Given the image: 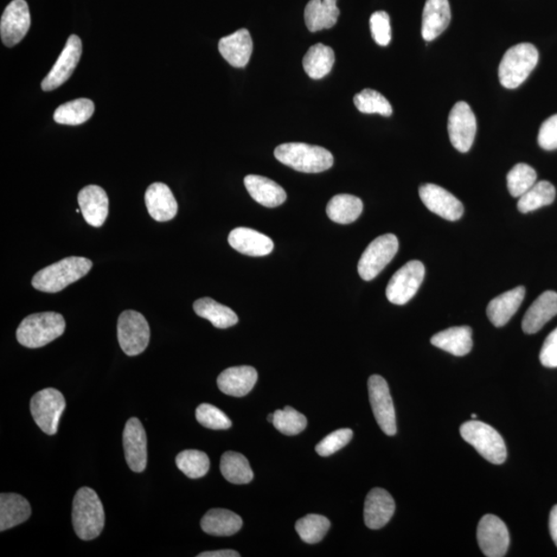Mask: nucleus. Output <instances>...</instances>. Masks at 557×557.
I'll return each mask as SVG.
<instances>
[{
    "label": "nucleus",
    "instance_id": "nucleus-42",
    "mask_svg": "<svg viewBox=\"0 0 557 557\" xmlns=\"http://www.w3.org/2000/svg\"><path fill=\"white\" fill-rule=\"evenodd\" d=\"M306 424L308 421H306V416L291 407L277 410L274 413V426L286 435H297L302 433L306 427Z\"/></svg>",
    "mask_w": 557,
    "mask_h": 557
},
{
    "label": "nucleus",
    "instance_id": "nucleus-7",
    "mask_svg": "<svg viewBox=\"0 0 557 557\" xmlns=\"http://www.w3.org/2000/svg\"><path fill=\"white\" fill-rule=\"evenodd\" d=\"M67 402L63 394L55 388H44L38 392L30 401V411L36 424L49 435L59 431L61 415Z\"/></svg>",
    "mask_w": 557,
    "mask_h": 557
},
{
    "label": "nucleus",
    "instance_id": "nucleus-25",
    "mask_svg": "<svg viewBox=\"0 0 557 557\" xmlns=\"http://www.w3.org/2000/svg\"><path fill=\"white\" fill-rule=\"evenodd\" d=\"M557 315V293L545 291L537 298L524 315L522 330L528 335L541 330L549 320Z\"/></svg>",
    "mask_w": 557,
    "mask_h": 557
},
{
    "label": "nucleus",
    "instance_id": "nucleus-2",
    "mask_svg": "<svg viewBox=\"0 0 557 557\" xmlns=\"http://www.w3.org/2000/svg\"><path fill=\"white\" fill-rule=\"evenodd\" d=\"M73 526L81 540L96 539L105 527V510L96 492L82 488L73 502Z\"/></svg>",
    "mask_w": 557,
    "mask_h": 557
},
{
    "label": "nucleus",
    "instance_id": "nucleus-33",
    "mask_svg": "<svg viewBox=\"0 0 557 557\" xmlns=\"http://www.w3.org/2000/svg\"><path fill=\"white\" fill-rule=\"evenodd\" d=\"M335 61L334 50L323 44H316L306 53L303 66L311 79L319 80L330 73Z\"/></svg>",
    "mask_w": 557,
    "mask_h": 557
},
{
    "label": "nucleus",
    "instance_id": "nucleus-44",
    "mask_svg": "<svg viewBox=\"0 0 557 557\" xmlns=\"http://www.w3.org/2000/svg\"><path fill=\"white\" fill-rule=\"evenodd\" d=\"M352 437H354V432L350 428H341V430L326 435L316 446V452L320 457H330L349 444Z\"/></svg>",
    "mask_w": 557,
    "mask_h": 557
},
{
    "label": "nucleus",
    "instance_id": "nucleus-47",
    "mask_svg": "<svg viewBox=\"0 0 557 557\" xmlns=\"http://www.w3.org/2000/svg\"><path fill=\"white\" fill-rule=\"evenodd\" d=\"M540 362L544 367L557 368V328L544 342L540 352Z\"/></svg>",
    "mask_w": 557,
    "mask_h": 557
},
{
    "label": "nucleus",
    "instance_id": "nucleus-5",
    "mask_svg": "<svg viewBox=\"0 0 557 557\" xmlns=\"http://www.w3.org/2000/svg\"><path fill=\"white\" fill-rule=\"evenodd\" d=\"M539 61V52L534 44L523 43L510 48L498 68V78L503 87H520L533 72Z\"/></svg>",
    "mask_w": 557,
    "mask_h": 557
},
{
    "label": "nucleus",
    "instance_id": "nucleus-45",
    "mask_svg": "<svg viewBox=\"0 0 557 557\" xmlns=\"http://www.w3.org/2000/svg\"><path fill=\"white\" fill-rule=\"evenodd\" d=\"M371 36L380 46H387L392 41V27L386 12H376L370 19Z\"/></svg>",
    "mask_w": 557,
    "mask_h": 557
},
{
    "label": "nucleus",
    "instance_id": "nucleus-6",
    "mask_svg": "<svg viewBox=\"0 0 557 557\" xmlns=\"http://www.w3.org/2000/svg\"><path fill=\"white\" fill-rule=\"evenodd\" d=\"M460 434L489 463L502 465L507 459V448L502 435L489 425L476 419L466 421L460 426Z\"/></svg>",
    "mask_w": 557,
    "mask_h": 557
},
{
    "label": "nucleus",
    "instance_id": "nucleus-17",
    "mask_svg": "<svg viewBox=\"0 0 557 557\" xmlns=\"http://www.w3.org/2000/svg\"><path fill=\"white\" fill-rule=\"evenodd\" d=\"M123 447L125 459L131 470L142 473L146 470L147 460V435L145 428L138 418H131L126 422L123 432Z\"/></svg>",
    "mask_w": 557,
    "mask_h": 557
},
{
    "label": "nucleus",
    "instance_id": "nucleus-48",
    "mask_svg": "<svg viewBox=\"0 0 557 557\" xmlns=\"http://www.w3.org/2000/svg\"><path fill=\"white\" fill-rule=\"evenodd\" d=\"M197 557H240V553L235 550H216V552H207L197 555Z\"/></svg>",
    "mask_w": 557,
    "mask_h": 557
},
{
    "label": "nucleus",
    "instance_id": "nucleus-37",
    "mask_svg": "<svg viewBox=\"0 0 557 557\" xmlns=\"http://www.w3.org/2000/svg\"><path fill=\"white\" fill-rule=\"evenodd\" d=\"M555 187L552 183L548 181L537 182L533 187L520 197L517 208L523 214L533 212V211L552 204L555 200Z\"/></svg>",
    "mask_w": 557,
    "mask_h": 557
},
{
    "label": "nucleus",
    "instance_id": "nucleus-15",
    "mask_svg": "<svg viewBox=\"0 0 557 557\" xmlns=\"http://www.w3.org/2000/svg\"><path fill=\"white\" fill-rule=\"evenodd\" d=\"M82 55V42L78 36H70L52 69L42 82L44 92H52L66 83L78 66Z\"/></svg>",
    "mask_w": 557,
    "mask_h": 557
},
{
    "label": "nucleus",
    "instance_id": "nucleus-21",
    "mask_svg": "<svg viewBox=\"0 0 557 557\" xmlns=\"http://www.w3.org/2000/svg\"><path fill=\"white\" fill-rule=\"evenodd\" d=\"M218 49L230 66L245 68L253 52L251 35L247 29L242 28L233 35L222 37Z\"/></svg>",
    "mask_w": 557,
    "mask_h": 557
},
{
    "label": "nucleus",
    "instance_id": "nucleus-9",
    "mask_svg": "<svg viewBox=\"0 0 557 557\" xmlns=\"http://www.w3.org/2000/svg\"><path fill=\"white\" fill-rule=\"evenodd\" d=\"M399 251V240L394 235L378 236L368 246L358 262V274L364 281H371L394 259Z\"/></svg>",
    "mask_w": 557,
    "mask_h": 557
},
{
    "label": "nucleus",
    "instance_id": "nucleus-23",
    "mask_svg": "<svg viewBox=\"0 0 557 557\" xmlns=\"http://www.w3.org/2000/svg\"><path fill=\"white\" fill-rule=\"evenodd\" d=\"M228 243L236 251L253 256V258L268 255L274 249V242L271 238L247 227L232 230L228 235Z\"/></svg>",
    "mask_w": 557,
    "mask_h": 557
},
{
    "label": "nucleus",
    "instance_id": "nucleus-20",
    "mask_svg": "<svg viewBox=\"0 0 557 557\" xmlns=\"http://www.w3.org/2000/svg\"><path fill=\"white\" fill-rule=\"evenodd\" d=\"M145 202L150 216L158 222L174 219L178 203L168 185L153 183L146 191Z\"/></svg>",
    "mask_w": 557,
    "mask_h": 557
},
{
    "label": "nucleus",
    "instance_id": "nucleus-13",
    "mask_svg": "<svg viewBox=\"0 0 557 557\" xmlns=\"http://www.w3.org/2000/svg\"><path fill=\"white\" fill-rule=\"evenodd\" d=\"M477 540L485 556L503 557L510 545L509 530L497 516L488 514L478 524Z\"/></svg>",
    "mask_w": 557,
    "mask_h": 557
},
{
    "label": "nucleus",
    "instance_id": "nucleus-35",
    "mask_svg": "<svg viewBox=\"0 0 557 557\" xmlns=\"http://www.w3.org/2000/svg\"><path fill=\"white\" fill-rule=\"evenodd\" d=\"M220 471L224 478L233 484H248L252 481L254 473L248 459L243 454L227 451L223 454Z\"/></svg>",
    "mask_w": 557,
    "mask_h": 557
},
{
    "label": "nucleus",
    "instance_id": "nucleus-18",
    "mask_svg": "<svg viewBox=\"0 0 557 557\" xmlns=\"http://www.w3.org/2000/svg\"><path fill=\"white\" fill-rule=\"evenodd\" d=\"M395 503L386 489H371L364 502V522L370 529H380L392 520Z\"/></svg>",
    "mask_w": 557,
    "mask_h": 557
},
{
    "label": "nucleus",
    "instance_id": "nucleus-12",
    "mask_svg": "<svg viewBox=\"0 0 557 557\" xmlns=\"http://www.w3.org/2000/svg\"><path fill=\"white\" fill-rule=\"evenodd\" d=\"M477 132L475 114L465 101H458L452 107L448 118V133L454 148L466 153L472 148Z\"/></svg>",
    "mask_w": 557,
    "mask_h": 557
},
{
    "label": "nucleus",
    "instance_id": "nucleus-50",
    "mask_svg": "<svg viewBox=\"0 0 557 557\" xmlns=\"http://www.w3.org/2000/svg\"><path fill=\"white\" fill-rule=\"evenodd\" d=\"M267 420H268V421H270V422H272V424H273V421H274V413H273V414H271V415H268V416H267Z\"/></svg>",
    "mask_w": 557,
    "mask_h": 557
},
{
    "label": "nucleus",
    "instance_id": "nucleus-31",
    "mask_svg": "<svg viewBox=\"0 0 557 557\" xmlns=\"http://www.w3.org/2000/svg\"><path fill=\"white\" fill-rule=\"evenodd\" d=\"M201 526L204 533L216 537L233 536L242 529V518L226 509H212L203 517Z\"/></svg>",
    "mask_w": 557,
    "mask_h": 557
},
{
    "label": "nucleus",
    "instance_id": "nucleus-27",
    "mask_svg": "<svg viewBox=\"0 0 557 557\" xmlns=\"http://www.w3.org/2000/svg\"><path fill=\"white\" fill-rule=\"evenodd\" d=\"M244 184L253 200L267 208L279 207L287 200L286 191L271 179L249 175L245 178Z\"/></svg>",
    "mask_w": 557,
    "mask_h": 557
},
{
    "label": "nucleus",
    "instance_id": "nucleus-49",
    "mask_svg": "<svg viewBox=\"0 0 557 557\" xmlns=\"http://www.w3.org/2000/svg\"><path fill=\"white\" fill-rule=\"evenodd\" d=\"M549 530L557 547V505H555L552 512H550Z\"/></svg>",
    "mask_w": 557,
    "mask_h": 557
},
{
    "label": "nucleus",
    "instance_id": "nucleus-10",
    "mask_svg": "<svg viewBox=\"0 0 557 557\" xmlns=\"http://www.w3.org/2000/svg\"><path fill=\"white\" fill-rule=\"evenodd\" d=\"M425 276L426 267L421 261L407 262L389 281L386 288L389 302L400 306L406 305L419 290Z\"/></svg>",
    "mask_w": 557,
    "mask_h": 557
},
{
    "label": "nucleus",
    "instance_id": "nucleus-39",
    "mask_svg": "<svg viewBox=\"0 0 557 557\" xmlns=\"http://www.w3.org/2000/svg\"><path fill=\"white\" fill-rule=\"evenodd\" d=\"M178 469L191 479L202 478L210 470V459L206 453L198 450H185L176 458Z\"/></svg>",
    "mask_w": 557,
    "mask_h": 557
},
{
    "label": "nucleus",
    "instance_id": "nucleus-29",
    "mask_svg": "<svg viewBox=\"0 0 557 557\" xmlns=\"http://www.w3.org/2000/svg\"><path fill=\"white\" fill-rule=\"evenodd\" d=\"M340 10L337 0H310L305 9V21L311 32L334 28Z\"/></svg>",
    "mask_w": 557,
    "mask_h": 557
},
{
    "label": "nucleus",
    "instance_id": "nucleus-34",
    "mask_svg": "<svg viewBox=\"0 0 557 557\" xmlns=\"http://www.w3.org/2000/svg\"><path fill=\"white\" fill-rule=\"evenodd\" d=\"M363 203L361 198L350 195H338L331 198L326 207V213L331 221L338 224H350L362 213Z\"/></svg>",
    "mask_w": 557,
    "mask_h": 557
},
{
    "label": "nucleus",
    "instance_id": "nucleus-26",
    "mask_svg": "<svg viewBox=\"0 0 557 557\" xmlns=\"http://www.w3.org/2000/svg\"><path fill=\"white\" fill-rule=\"evenodd\" d=\"M524 297H526V288L518 286L490 300L486 310L490 322L497 328H502L507 324L521 308Z\"/></svg>",
    "mask_w": 557,
    "mask_h": 557
},
{
    "label": "nucleus",
    "instance_id": "nucleus-14",
    "mask_svg": "<svg viewBox=\"0 0 557 557\" xmlns=\"http://www.w3.org/2000/svg\"><path fill=\"white\" fill-rule=\"evenodd\" d=\"M30 12L25 0H12L0 21V36L4 46L12 48L20 43L30 28Z\"/></svg>",
    "mask_w": 557,
    "mask_h": 557
},
{
    "label": "nucleus",
    "instance_id": "nucleus-1",
    "mask_svg": "<svg viewBox=\"0 0 557 557\" xmlns=\"http://www.w3.org/2000/svg\"><path fill=\"white\" fill-rule=\"evenodd\" d=\"M93 264L91 259L70 256L38 271L31 284L38 291L56 293L86 276Z\"/></svg>",
    "mask_w": 557,
    "mask_h": 557
},
{
    "label": "nucleus",
    "instance_id": "nucleus-19",
    "mask_svg": "<svg viewBox=\"0 0 557 557\" xmlns=\"http://www.w3.org/2000/svg\"><path fill=\"white\" fill-rule=\"evenodd\" d=\"M81 213L93 227L104 226L108 215V197L107 192L98 185H89L78 195Z\"/></svg>",
    "mask_w": 557,
    "mask_h": 557
},
{
    "label": "nucleus",
    "instance_id": "nucleus-30",
    "mask_svg": "<svg viewBox=\"0 0 557 557\" xmlns=\"http://www.w3.org/2000/svg\"><path fill=\"white\" fill-rule=\"evenodd\" d=\"M30 515L31 507L27 498L17 494L0 495V530L15 528L27 521Z\"/></svg>",
    "mask_w": 557,
    "mask_h": 557
},
{
    "label": "nucleus",
    "instance_id": "nucleus-24",
    "mask_svg": "<svg viewBox=\"0 0 557 557\" xmlns=\"http://www.w3.org/2000/svg\"><path fill=\"white\" fill-rule=\"evenodd\" d=\"M258 378V371L252 367H233L222 371L217 384L223 394L242 398L251 392Z\"/></svg>",
    "mask_w": 557,
    "mask_h": 557
},
{
    "label": "nucleus",
    "instance_id": "nucleus-40",
    "mask_svg": "<svg viewBox=\"0 0 557 557\" xmlns=\"http://www.w3.org/2000/svg\"><path fill=\"white\" fill-rule=\"evenodd\" d=\"M354 105L357 110L363 114H379L384 117L393 115V107L384 96L373 91V89H364L354 96Z\"/></svg>",
    "mask_w": 557,
    "mask_h": 557
},
{
    "label": "nucleus",
    "instance_id": "nucleus-38",
    "mask_svg": "<svg viewBox=\"0 0 557 557\" xmlns=\"http://www.w3.org/2000/svg\"><path fill=\"white\" fill-rule=\"evenodd\" d=\"M330 528V522L325 516L309 514L296 524L297 533L306 544H316L323 539Z\"/></svg>",
    "mask_w": 557,
    "mask_h": 557
},
{
    "label": "nucleus",
    "instance_id": "nucleus-36",
    "mask_svg": "<svg viewBox=\"0 0 557 557\" xmlns=\"http://www.w3.org/2000/svg\"><path fill=\"white\" fill-rule=\"evenodd\" d=\"M95 107L88 99H79L67 102L57 107L54 113L56 123L63 125H80L92 117Z\"/></svg>",
    "mask_w": 557,
    "mask_h": 557
},
{
    "label": "nucleus",
    "instance_id": "nucleus-3",
    "mask_svg": "<svg viewBox=\"0 0 557 557\" xmlns=\"http://www.w3.org/2000/svg\"><path fill=\"white\" fill-rule=\"evenodd\" d=\"M275 157L281 163L306 174H317L334 165V156L329 150L304 143L282 144L275 150Z\"/></svg>",
    "mask_w": 557,
    "mask_h": 557
},
{
    "label": "nucleus",
    "instance_id": "nucleus-4",
    "mask_svg": "<svg viewBox=\"0 0 557 557\" xmlns=\"http://www.w3.org/2000/svg\"><path fill=\"white\" fill-rule=\"evenodd\" d=\"M66 320L61 314L44 312L32 314L23 320L17 330V340L24 347H44L63 335Z\"/></svg>",
    "mask_w": 557,
    "mask_h": 557
},
{
    "label": "nucleus",
    "instance_id": "nucleus-11",
    "mask_svg": "<svg viewBox=\"0 0 557 557\" xmlns=\"http://www.w3.org/2000/svg\"><path fill=\"white\" fill-rule=\"evenodd\" d=\"M368 387L377 424L384 434L393 437L396 434V418L388 384L383 377L373 375L370 377Z\"/></svg>",
    "mask_w": 557,
    "mask_h": 557
},
{
    "label": "nucleus",
    "instance_id": "nucleus-28",
    "mask_svg": "<svg viewBox=\"0 0 557 557\" xmlns=\"http://www.w3.org/2000/svg\"><path fill=\"white\" fill-rule=\"evenodd\" d=\"M431 343L454 356H465L473 348L472 329L469 326H456L442 330L431 338Z\"/></svg>",
    "mask_w": 557,
    "mask_h": 557
},
{
    "label": "nucleus",
    "instance_id": "nucleus-32",
    "mask_svg": "<svg viewBox=\"0 0 557 557\" xmlns=\"http://www.w3.org/2000/svg\"><path fill=\"white\" fill-rule=\"evenodd\" d=\"M194 309L196 315L209 320L217 329L226 330L239 322L238 315L232 309L211 298L197 299Z\"/></svg>",
    "mask_w": 557,
    "mask_h": 557
},
{
    "label": "nucleus",
    "instance_id": "nucleus-22",
    "mask_svg": "<svg viewBox=\"0 0 557 557\" xmlns=\"http://www.w3.org/2000/svg\"><path fill=\"white\" fill-rule=\"evenodd\" d=\"M451 9L448 0H426L422 14V37L426 42L435 40L450 27Z\"/></svg>",
    "mask_w": 557,
    "mask_h": 557
},
{
    "label": "nucleus",
    "instance_id": "nucleus-41",
    "mask_svg": "<svg viewBox=\"0 0 557 557\" xmlns=\"http://www.w3.org/2000/svg\"><path fill=\"white\" fill-rule=\"evenodd\" d=\"M537 183V172L529 164L518 163L509 171L507 184L510 195L521 197Z\"/></svg>",
    "mask_w": 557,
    "mask_h": 557
},
{
    "label": "nucleus",
    "instance_id": "nucleus-51",
    "mask_svg": "<svg viewBox=\"0 0 557 557\" xmlns=\"http://www.w3.org/2000/svg\"><path fill=\"white\" fill-rule=\"evenodd\" d=\"M472 418H473V419H476V418H477V415H476V414H473V415H472Z\"/></svg>",
    "mask_w": 557,
    "mask_h": 557
},
{
    "label": "nucleus",
    "instance_id": "nucleus-16",
    "mask_svg": "<svg viewBox=\"0 0 557 557\" xmlns=\"http://www.w3.org/2000/svg\"><path fill=\"white\" fill-rule=\"evenodd\" d=\"M419 196L428 210L448 221H458L464 215L462 202L439 185H421Z\"/></svg>",
    "mask_w": 557,
    "mask_h": 557
},
{
    "label": "nucleus",
    "instance_id": "nucleus-43",
    "mask_svg": "<svg viewBox=\"0 0 557 557\" xmlns=\"http://www.w3.org/2000/svg\"><path fill=\"white\" fill-rule=\"evenodd\" d=\"M195 418L198 424L210 430H228L232 427V420L227 418V415L210 403H202L198 406Z\"/></svg>",
    "mask_w": 557,
    "mask_h": 557
},
{
    "label": "nucleus",
    "instance_id": "nucleus-46",
    "mask_svg": "<svg viewBox=\"0 0 557 557\" xmlns=\"http://www.w3.org/2000/svg\"><path fill=\"white\" fill-rule=\"evenodd\" d=\"M537 143L544 150L557 149V114L544 121L537 136Z\"/></svg>",
    "mask_w": 557,
    "mask_h": 557
},
{
    "label": "nucleus",
    "instance_id": "nucleus-8",
    "mask_svg": "<svg viewBox=\"0 0 557 557\" xmlns=\"http://www.w3.org/2000/svg\"><path fill=\"white\" fill-rule=\"evenodd\" d=\"M118 341L120 347L128 356H137L148 347L150 326L142 314L128 310L118 319Z\"/></svg>",
    "mask_w": 557,
    "mask_h": 557
}]
</instances>
